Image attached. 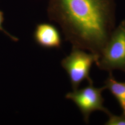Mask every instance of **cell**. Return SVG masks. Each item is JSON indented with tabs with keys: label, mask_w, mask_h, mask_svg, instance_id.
Instances as JSON below:
<instances>
[{
	"label": "cell",
	"mask_w": 125,
	"mask_h": 125,
	"mask_svg": "<svg viewBox=\"0 0 125 125\" xmlns=\"http://www.w3.org/2000/svg\"><path fill=\"white\" fill-rule=\"evenodd\" d=\"M95 64L104 71L125 72V20L115 28Z\"/></svg>",
	"instance_id": "2"
},
{
	"label": "cell",
	"mask_w": 125,
	"mask_h": 125,
	"mask_svg": "<svg viewBox=\"0 0 125 125\" xmlns=\"http://www.w3.org/2000/svg\"><path fill=\"white\" fill-rule=\"evenodd\" d=\"M105 90L104 86L95 87L93 82L85 87L67 93L65 98L72 101L80 110L86 124L89 123V116L95 111H101L108 115L110 112L104 106V99L102 93Z\"/></svg>",
	"instance_id": "4"
},
{
	"label": "cell",
	"mask_w": 125,
	"mask_h": 125,
	"mask_svg": "<svg viewBox=\"0 0 125 125\" xmlns=\"http://www.w3.org/2000/svg\"><path fill=\"white\" fill-rule=\"evenodd\" d=\"M108 120L105 122L106 125H125V115H113L111 112L107 115Z\"/></svg>",
	"instance_id": "7"
},
{
	"label": "cell",
	"mask_w": 125,
	"mask_h": 125,
	"mask_svg": "<svg viewBox=\"0 0 125 125\" xmlns=\"http://www.w3.org/2000/svg\"><path fill=\"white\" fill-rule=\"evenodd\" d=\"M34 38L36 43L44 48L58 49L62 45L61 37L58 29L49 23H42L37 25Z\"/></svg>",
	"instance_id": "5"
},
{
	"label": "cell",
	"mask_w": 125,
	"mask_h": 125,
	"mask_svg": "<svg viewBox=\"0 0 125 125\" xmlns=\"http://www.w3.org/2000/svg\"><path fill=\"white\" fill-rule=\"evenodd\" d=\"M98 58L96 54L72 47L70 54L62 59L61 64L68 74L73 90L78 89L84 81L88 83L93 82L90 77V72L93 64Z\"/></svg>",
	"instance_id": "3"
},
{
	"label": "cell",
	"mask_w": 125,
	"mask_h": 125,
	"mask_svg": "<svg viewBox=\"0 0 125 125\" xmlns=\"http://www.w3.org/2000/svg\"><path fill=\"white\" fill-rule=\"evenodd\" d=\"M103 86L116 99L123 114L125 115V82L116 80L112 72H109V76L105 81Z\"/></svg>",
	"instance_id": "6"
},
{
	"label": "cell",
	"mask_w": 125,
	"mask_h": 125,
	"mask_svg": "<svg viewBox=\"0 0 125 125\" xmlns=\"http://www.w3.org/2000/svg\"><path fill=\"white\" fill-rule=\"evenodd\" d=\"M4 14L0 10V31H2L5 35L8 36L9 38L12 40L17 42L18 41L19 39L17 37L11 35L10 33L8 31H7L3 27V23L4 22Z\"/></svg>",
	"instance_id": "8"
},
{
	"label": "cell",
	"mask_w": 125,
	"mask_h": 125,
	"mask_svg": "<svg viewBox=\"0 0 125 125\" xmlns=\"http://www.w3.org/2000/svg\"><path fill=\"white\" fill-rule=\"evenodd\" d=\"M114 0H50V20L58 24L72 47L99 57L115 29Z\"/></svg>",
	"instance_id": "1"
}]
</instances>
